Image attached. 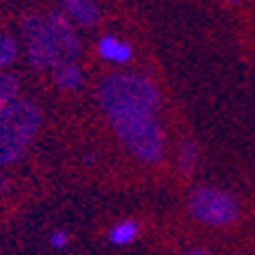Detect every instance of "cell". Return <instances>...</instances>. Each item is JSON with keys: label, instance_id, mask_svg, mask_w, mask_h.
Instances as JSON below:
<instances>
[{"label": "cell", "instance_id": "obj_1", "mask_svg": "<svg viewBox=\"0 0 255 255\" xmlns=\"http://www.w3.org/2000/svg\"><path fill=\"white\" fill-rule=\"evenodd\" d=\"M21 39L28 62L39 71L76 62L81 55L78 32L62 12L28 14L21 23Z\"/></svg>", "mask_w": 255, "mask_h": 255}, {"label": "cell", "instance_id": "obj_2", "mask_svg": "<svg viewBox=\"0 0 255 255\" xmlns=\"http://www.w3.org/2000/svg\"><path fill=\"white\" fill-rule=\"evenodd\" d=\"M97 101L108 122L129 115H156L161 95L154 81L133 71L108 74L97 85Z\"/></svg>", "mask_w": 255, "mask_h": 255}, {"label": "cell", "instance_id": "obj_3", "mask_svg": "<svg viewBox=\"0 0 255 255\" xmlns=\"http://www.w3.org/2000/svg\"><path fill=\"white\" fill-rule=\"evenodd\" d=\"M39 125L42 108L35 101L21 97L0 115V166H12L25 154Z\"/></svg>", "mask_w": 255, "mask_h": 255}, {"label": "cell", "instance_id": "obj_4", "mask_svg": "<svg viewBox=\"0 0 255 255\" xmlns=\"http://www.w3.org/2000/svg\"><path fill=\"white\" fill-rule=\"evenodd\" d=\"M118 140L133 159L156 166L166 156V131L156 115H129L111 122Z\"/></svg>", "mask_w": 255, "mask_h": 255}, {"label": "cell", "instance_id": "obj_5", "mask_svg": "<svg viewBox=\"0 0 255 255\" xmlns=\"http://www.w3.org/2000/svg\"><path fill=\"white\" fill-rule=\"evenodd\" d=\"M189 212L202 226L228 228L232 223H237L242 207H239L237 198L228 193L226 189L198 186L189 198Z\"/></svg>", "mask_w": 255, "mask_h": 255}, {"label": "cell", "instance_id": "obj_6", "mask_svg": "<svg viewBox=\"0 0 255 255\" xmlns=\"http://www.w3.org/2000/svg\"><path fill=\"white\" fill-rule=\"evenodd\" d=\"M60 12L78 28H95L99 23V5L92 0H65Z\"/></svg>", "mask_w": 255, "mask_h": 255}, {"label": "cell", "instance_id": "obj_7", "mask_svg": "<svg viewBox=\"0 0 255 255\" xmlns=\"http://www.w3.org/2000/svg\"><path fill=\"white\" fill-rule=\"evenodd\" d=\"M97 53L101 60H106L111 65H127L133 58V48L127 44L125 39H120L115 35H104L97 42Z\"/></svg>", "mask_w": 255, "mask_h": 255}, {"label": "cell", "instance_id": "obj_8", "mask_svg": "<svg viewBox=\"0 0 255 255\" xmlns=\"http://www.w3.org/2000/svg\"><path fill=\"white\" fill-rule=\"evenodd\" d=\"M53 83L62 92H76L83 85V69L78 62H65L53 69Z\"/></svg>", "mask_w": 255, "mask_h": 255}, {"label": "cell", "instance_id": "obj_9", "mask_svg": "<svg viewBox=\"0 0 255 255\" xmlns=\"http://www.w3.org/2000/svg\"><path fill=\"white\" fill-rule=\"evenodd\" d=\"M138 235H140V228H138L136 221H120V223H115L111 230H108V242L115 244V246H129V244H133L138 239Z\"/></svg>", "mask_w": 255, "mask_h": 255}, {"label": "cell", "instance_id": "obj_10", "mask_svg": "<svg viewBox=\"0 0 255 255\" xmlns=\"http://www.w3.org/2000/svg\"><path fill=\"white\" fill-rule=\"evenodd\" d=\"M18 92H21L18 78L7 74V71H0V115L18 99Z\"/></svg>", "mask_w": 255, "mask_h": 255}, {"label": "cell", "instance_id": "obj_11", "mask_svg": "<svg viewBox=\"0 0 255 255\" xmlns=\"http://www.w3.org/2000/svg\"><path fill=\"white\" fill-rule=\"evenodd\" d=\"M198 145L193 140H182L179 142V149H177V168L179 172H184V175H191V172L196 170L198 166Z\"/></svg>", "mask_w": 255, "mask_h": 255}, {"label": "cell", "instance_id": "obj_12", "mask_svg": "<svg viewBox=\"0 0 255 255\" xmlns=\"http://www.w3.org/2000/svg\"><path fill=\"white\" fill-rule=\"evenodd\" d=\"M18 53V46H16V39L7 32H0V69L2 67H9L16 60Z\"/></svg>", "mask_w": 255, "mask_h": 255}, {"label": "cell", "instance_id": "obj_13", "mask_svg": "<svg viewBox=\"0 0 255 255\" xmlns=\"http://www.w3.org/2000/svg\"><path fill=\"white\" fill-rule=\"evenodd\" d=\"M48 244H51L53 249H65L67 244H69V235H67L65 230H53L51 237H48Z\"/></svg>", "mask_w": 255, "mask_h": 255}, {"label": "cell", "instance_id": "obj_14", "mask_svg": "<svg viewBox=\"0 0 255 255\" xmlns=\"http://www.w3.org/2000/svg\"><path fill=\"white\" fill-rule=\"evenodd\" d=\"M179 255H212V253L205 249H191V251H184V253H179Z\"/></svg>", "mask_w": 255, "mask_h": 255}]
</instances>
